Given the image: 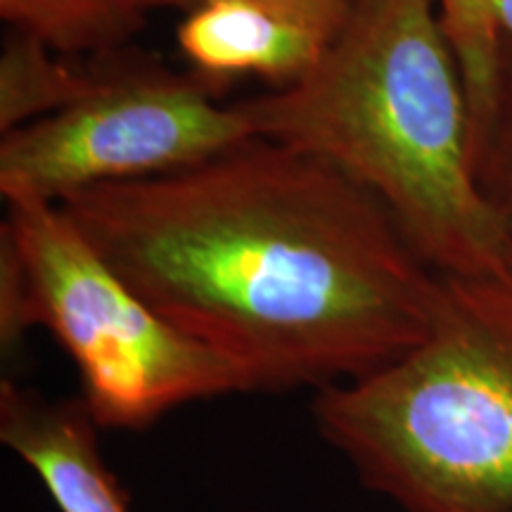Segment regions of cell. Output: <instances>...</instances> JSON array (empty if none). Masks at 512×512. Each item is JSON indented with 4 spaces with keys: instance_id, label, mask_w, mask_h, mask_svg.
<instances>
[{
    "instance_id": "3",
    "label": "cell",
    "mask_w": 512,
    "mask_h": 512,
    "mask_svg": "<svg viewBox=\"0 0 512 512\" xmlns=\"http://www.w3.org/2000/svg\"><path fill=\"white\" fill-rule=\"evenodd\" d=\"M311 418L403 512H512V273L441 275L427 335Z\"/></svg>"
},
{
    "instance_id": "10",
    "label": "cell",
    "mask_w": 512,
    "mask_h": 512,
    "mask_svg": "<svg viewBox=\"0 0 512 512\" xmlns=\"http://www.w3.org/2000/svg\"><path fill=\"white\" fill-rule=\"evenodd\" d=\"M143 0H0L12 29L29 31L67 57L107 55L143 29Z\"/></svg>"
},
{
    "instance_id": "8",
    "label": "cell",
    "mask_w": 512,
    "mask_h": 512,
    "mask_svg": "<svg viewBox=\"0 0 512 512\" xmlns=\"http://www.w3.org/2000/svg\"><path fill=\"white\" fill-rule=\"evenodd\" d=\"M434 3L465 86L477 176L482 181L501 136L508 91V55L498 24V0Z\"/></svg>"
},
{
    "instance_id": "11",
    "label": "cell",
    "mask_w": 512,
    "mask_h": 512,
    "mask_svg": "<svg viewBox=\"0 0 512 512\" xmlns=\"http://www.w3.org/2000/svg\"><path fill=\"white\" fill-rule=\"evenodd\" d=\"M197 3H202V0H143L147 10L192 8ZM252 3L266 5V8L283 12V15H290L299 22L311 24V27L320 29L330 38L342 27L351 8V0H252Z\"/></svg>"
},
{
    "instance_id": "9",
    "label": "cell",
    "mask_w": 512,
    "mask_h": 512,
    "mask_svg": "<svg viewBox=\"0 0 512 512\" xmlns=\"http://www.w3.org/2000/svg\"><path fill=\"white\" fill-rule=\"evenodd\" d=\"M98 72L69 64V57L50 48L29 31H8L0 50V131L50 117L93 88Z\"/></svg>"
},
{
    "instance_id": "5",
    "label": "cell",
    "mask_w": 512,
    "mask_h": 512,
    "mask_svg": "<svg viewBox=\"0 0 512 512\" xmlns=\"http://www.w3.org/2000/svg\"><path fill=\"white\" fill-rule=\"evenodd\" d=\"M211 91L202 76L164 67L100 69L72 105L5 133L0 195L60 202L93 185L174 174L254 138L240 107L216 105Z\"/></svg>"
},
{
    "instance_id": "13",
    "label": "cell",
    "mask_w": 512,
    "mask_h": 512,
    "mask_svg": "<svg viewBox=\"0 0 512 512\" xmlns=\"http://www.w3.org/2000/svg\"><path fill=\"white\" fill-rule=\"evenodd\" d=\"M498 24H501L508 64H512V0H498ZM508 72L512 74V69Z\"/></svg>"
},
{
    "instance_id": "7",
    "label": "cell",
    "mask_w": 512,
    "mask_h": 512,
    "mask_svg": "<svg viewBox=\"0 0 512 512\" xmlns=\"http://www.w3.org/2000/svg\"><path fill=\"white\" fill-rule=\"evenodd\" d=\"M176 41L211 86L252 74L280 88L316 67L330 36L252 0H202L181 22Z\"/></svg>"
},
{
    "instance_id": "4",
    "label": "cell",
    "mask_w": 512,
    "mask_h": 512,
    "mask_svg": "<svg viewBox=\"0 0 512 512\" xmlns=\"http://www.w3.org/2000/svg\"><path fill=\"white\" fill-rule=\"evenodd\" d=\"M46 328L81 375L98 427L145 430L192 401L249 394L226 358L128 287L55 202H10L0 226V347Z\"/></svg>"
},
{
    "instance_id": "6",
    "label": "cell",
    "mask_w": 512,
    "mask_h": 512,
    "mask_svg": "<svg viewBox=\"0 0 512 512\" xmlns=\"http://www.w3.org/2000/svg\"><path fill=\"white\" fill-rule=\"evenodd\" d=\"M98 430L83 399H48L12 377L0 382V441L36 472L60 512H131Z\"/></svg>"
},
{
    "instance_id": "1",
    "label": "cell",
    "mask_w": 512,
    "mask_h": 512,
    "mask_svg": "<svg viewBox=\"0 0 512 512\" xmlns=\"http://www.w3.org/2000/svg\"><path fill=\"white\" fill-rule=\"evenodd\" d=\"M55 204L247 392H320L375 373L427 335L437 309L441 275L387 204L335 164L266 138Z\"/></svg>"
},
{
    "instance_id": "2",
    "label": "cell",
    "mask_w": 512,
    "mask_h": 512,
    "mask_svg": "<svg viewBox=\"0 0 512 512\" xmlns=\"http://www.w3.org/2000/svg\"><path fill=\"white\" fill-rule=\"evenodd\" d=\"M254 138L311 152L387 204L439 275H510L512 226L477 176L434 0H351L316 67L238 102Z\"/></svg>"
},
{
    "instance_id": "12",
    "label": "cell",
    "mask_w": 512,
    "mask_h": 512,
    "mask_svg": "<svg viewBox=\"0 0 512 512\" xmlns=\"http://www.w3.org/2000/svg\"><path fill=\"white\" fill-rule=\"evenodd\" d=\"M484 190L498 207L512 202V74L508 72V91H505V112L501 136H498L496 152L491 157L489 169L482 178Z\"/></svg>"
}]
</instances>
